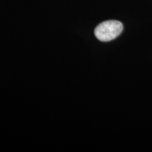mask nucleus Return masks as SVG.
Masks as SVG:
<instances>
[{
  "instance_id": "nucleus-1",
  "label": "nucleus",
  "mask_w": 152,
  "mask_h": 152,
  "mask_svg": "<svg viewBox=\"0 0 152 152\" xmlns=\"http://www.w3.org/2000/svg\"><path fill=\"white\" fill-rule=\"evenodd\" d=\"M123 26L118 20H106L99 24L94 30V35L99 40L109 42L116 38L123 32Z\"/></svg>"
}]
</instances>
